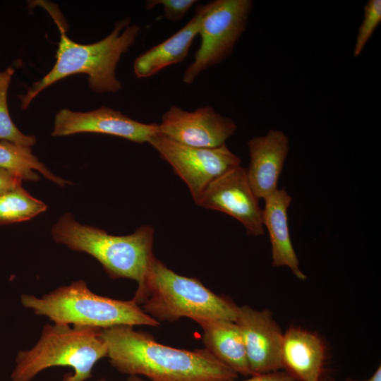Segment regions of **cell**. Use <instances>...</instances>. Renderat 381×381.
I'll return each instance as SVG.
<instances>
[{
  "instance_id": "cell-13",
  "label": "cell",
  "mask_w": 381,
  "mask_h": 381,
  "mask_svg": "<svg viewBox=\"0 0 381 381\" xmlns=\"http://www.w3.org/2000/svg\"><path fill=\"white\" fill-rule=\"evenodd\" d=\"M248 147L247 178L255 196L265 199L278 189V180L290 150L289 139L284 131L270 129L265 135L250 139Z\"/></svg>"
},
{
  "instance_id": "cell-9",
  "label": "cell",
  "mask_w": 381,
  "mask_h": 381,
  "mask_svg": "<svg viewBox=\"0 0 381 381\" xmlns=\"http://www.w3.org/2000/svg\"><path fill=\"white\" fill-rule=\"evenodd\" d=\"M235 121L210 106L188 111L171 106L158 123V133L178 143L195 147H217L236 132Z\"/></svg>"
},
{
  "instance_id": "cell-3",
  "label": "cell",
  "mask_w": 381,
  "mask_h": 381,
  "mask_svg": "<svg viewBox=\"0 0 381 381\" xmlns=\"http://www.w3.org/2000/svg\"><path fill=\"white\" fill-rule=\"evenodd\" d=\"M132 300L159 323L182 318L196 322L207 320L235 322L238 307L197 278L176 273L155 256L143 286L136 289Z\"/></svg>"
},
{
  "instance_id": "cell-11",
  "label": "cell",
  "mask_w": 381,
  "mask_h": 381,
  "mask_svg": "<svg viewBox=\"0 0 381 381\" xmlns=\"http://www.w3.org/2000/svg\"><path fill=\"white\" fill-rule=\"evenodd\" d=\"M80 133L107 134L145 143H149L158 133V123H142L107 107L86 112L63 109L56 113L52 133L53 136Z\"/></svg>"
},
{
  "instance_id": "cell-19",
  "label": "cell",
  "mask_w": 381,
  "mask_h": 381,
  "mask_svg": "<svg viewBox=\"0 0 381 381\" xmlns=\"http://www.w3.org/2000/svg\"><path fill=\"white\" fill-rule=\"evenodd\" d=\"M47 208L44 202L20 186L0 195V225L29 220Z\"/></svg>"
},
{
  "instance_id": "cell-25",
  "label": "cell",
  "mask_w": 381,
  "mask_h": 381,
  "mask_svg": "<svg viewBox=\"0 0 381 381\" xmlns=\"http://www.w3.org/2000/svg\"><path fill=\"white\" fill-rule=\"evenodd\" d=\"M370 381H381V367H379L376 369L372 376L369 378Z\"/></svg>"
},
{
  "instance_id": "cell-15",
  "label": "cell",
  "mask_w": 381,
  "mask_h": 381,
  "mask_svg": "<svg viewBox=\"0 0 381 381\" xmlns=\"http://www.w3.org/2000/svg\"><path fill=\"white\" fill-rule=\"evenodd\" d=\"M264 200L262 223L269 233L272 266L287 267L297 278L305 280L306 276L300 269L289 229L288 209L292 198L285 188H281Z\"/></svg>"
},
{
  "instance_id": "cell-8",
  "label": "cell",
  "mask_w": 381,
  "mask_h": 381,
  "mask_svg": "<svg viewBox=\"0 0 381 381\" xmlns=\"http://www.w3.org/2000/svg\"><path fill=\"white\" fill-rule=\"evenodd\" d=\"M148 143L186 183L195 203L212 182L241 165L240 158L226 144L217 147H190L158 133Z\"/></svg>"
},
{
  "instance_id": "cell-4",
  "label": "cell",
  "mask_w": 381,
  "mask_h": 381,
  "mask_svg": "<svg viewBox=\"0 0 381 381\" xmlns=\"http://www.w3.org/2000/svg\"><path fill=\"white\" fill-rule=\"evenodd\" d=\"M51 234L59 244L96 259L111 279H128L140 288L145 279L152 253L154 229L143 225L128 235L115 236L95 226L83 225L73 214H63Z\"/></svg>"
},
{
  "instance_id": "cell-6",
  "label": "cell",
  "mask_w": 381,
  "mask_h": 381,
  "mask_svg": "<svg viewBox=\"0 0 381 381\" xmlns=\"http://www.w3.org/2000/svg\"><path fill=\"white\" fill-rule=\"evenodd\" d=\"M20 301L25 308L54 323L101 329L116 325L160 326L132 299L124 301L96 294L82 279L57 287L40 297L22 294Z\"/></svg>"
},
{
  "instance_id": "cell-12",
  "label": "cell",
  "mask_w": 381,
  "mask_h": 381,
  "mask_svg": "<svg viewBox=\"0 0 381 381\" xmlns=\"http://www.w3.org/2000/svg\"><path fill=\"white\" fill-rule=\"evenodd\" d=\"M235 322L242 334L252 375L283 369V333L270 310L238 306Z\"/></svg>"
},
{
  "instance_id": "cell-27",
  "label": "cell",
  "mask_w": 381,
  "mask_h": 381,
  "mask_svg": "<svg viewBox=\"0 0 381 381\" xmlns=\"http://www.w3.org/2000/svg\"><path fill=\"white\" fill-rule=\"evenodd\" d=\"M346 381H370L369 379L365 380H353V379H347Z\"/></svg>"
},
{
  "instance_id": "cell-28",
  "label": "cell",
  "mask_w": 381,
  "mask_h": 381,
  "mask_svg": "<svg viewBox=\"0 0 381 381\" xmlns=\"http://www.w3.org/2000/svg\"><path fill=\"white\" fill-rule=\"evenodd\" d=\"M319 381H335L334 379H320Z\"/></svg>"
},
{
  "instance_id": "cell-14",
  "label": "cell",
  "mask_w": 381,
  "mask_h": 381,
  "mask_svg": "<svg viewBox=\"0 0 381 381\" xmlns=\"http://www.w3.org/2000/svg\"><path fill=\"white\" fill-rule=\"evenodd\" d=\"M282 367L296 381H319L325 360V346L316 334L291 327L283 333Z\"/></svg>"
},
{
  "instance_id": "cell-18",
  "label": "cell",
  "mask_w": 381,
  "mask_h": 381,
  "mask_svg": "<svg viewBox=\"0 0 381 381\" xmlns=\"http://www.w3.org/2000/svg\"><path fill=\"white\" fill-rule=\"evenodd\" d=\"M0 168L7 170L23 181H35L40 176L35 171L56 184L64 186L70 183L51 172L47 167L35 157L30 147L0 140Z\"/></svg>"
},
{
  "instance_id": "cell-23",
  "label": "cell",
  "mask_w": 381,
  "mask_h": 381,
  "mask_svg": "<svg viewBox=\"0 0 381 381\" xmlns=\"http://www.w3.org/2000/svg\"><path fill=\"white\" fill-rule=\"evenodd\" d=\"M22 181L17 175L0 168V195L21 186Z\"/></svg>"
},
{
  "instance_id": "cell-26",
  "label": "cell",
  "mask_w": 381,
  "mask_h": 381,
  "mask_svg": "<svg viewBox=\"0 0 381 381\" xmlns=\"http://www.w3.org/2000/svg\"><path fill=\"white\" fill-rule=\"evenodd\" d=\"M126 381H152L150 380H145L138 375H128Z\"/></svg>"
},
{
  "instance_id": "cell-10",
  "label": "cell",
  "mask_w": 381,
  "mask_h": 381,
  "mask_svg": "<svg viewBox=\"0 0 381 381\" xmlns=\"http://www.w3.org/2000/svg\"><path fill=\"white\" fill-rule=\"evenodd\" d=\"M258 200L248 182L246 168L240 165L212 182L196 204L231 216L244 226L248 235L258 236L264 234Z\"/></svg>"
},
{
  "instance_id": "cell-21",
  "label": "cell",
  "mask_w": 381,
  "mask_h": 381,
  "mask_svg": "<svg viewBox=\"0 0 381 381\" xmlns=\"http://www.w3.org/2000/svg\"><path fill=\"white\" fill-rule=\"evenodd\" d=\"M381 23V1L369 0L364 6L363 20L358 28L353 48V56L358 57Z\"/></svg>"
},
{
  "instance_id": "cell-7",
  "label": "cell",
  "mask_w": 381,
  "mask_h": 381,
  "mask_svg": "<svg viewBox=\"0 0 381 381\" xmlns=\"http://www.w3.org/2000/svg\"><path fill=\"white\" fill-rule=\"evenodd\" d=\"M253 5L251 0H214L198 6L200 44L184 71V83H193L202 72L232 54L246 29Z\"/></svg>"
},
{
  "instance_id": "cell-2",
  "label": "cell",
  "mask_w": 381,
  "mask_h": 381,
  "mask_svg": "<svg viewBox=\"0 0 381 381\" xmlns=\"http://www.w3.org/2000/svg\"><path fill=\"white\" fill-rule=\"evenodd\" d=\"M61 37L53 68L19 95L22 109H26L40 92L56 82L76 73L87 74L89 87L97 93L116 92L122 88L116 68L121 56L135 43L140 28L128 18L118 20L112 32L102 40L88 44L71 40L54 16Z\"/></svg>"
},
{
  "instance_id": "cell-5",
  "label": "cell",
  "mask_w": 381,
  "mask_h": 381,
  "mask_svg": "<svg viewBox=\"0 0 381 381\" xmlns=\"http://www.w3.org/2000/svg\"><path fill=\"white\" fill-rule=\"evenodd\" d=\"M107 356L102 329L59 323H47L36 344L16 356L11 381H31L52 367H68L71 373L62 381H86L95 364Z\"/></svg>"
},
{
  "instance_id": "cell-17",
  "label": "cell",
  "mask_w": 381,
  "mask_h": 381,
  "mask_svg": "<svg viewBox=\"0 0 381 381\" xmlns=\"http://www.w3.org/2000/svg\"><path fill=\"white\" fill-rule=\"evenodd\" d=\"M197 323L202 329L205 349L238 375H252L242 334L235 322L207 320Z\"/></svg>"
},
{
  "instance_id": "cell-22",
  "label": "cell",
  "mask_w": 381,
  "mask_h": 381,
  "mask_svg": "<svg viewBox=\"0 0 381 381\" xmlns=\"http://www.w3.org/2000/svg\"><path fill=\"white\" fill-rule=\"evenodd\" d=\"M195 0H150L146 1V9H152L161 5L164 16L169 20L178 21L183 18L190 8L196 4Z\"/></svg>"
},
{
  "instance_id": "cell-24",
  "label": "cell",
  "mask_w": 381,
  "mask_h": 381,
  "mask_svg": "<svg viewBox=\"0 0 381 381\" xmlns=\"http://www.w3.org/2000/svg\"><path fill=\"white\" fill-rule=\"evenodd\" d=\"M243 381H296L285 370H277L267 373L253 375Z\"/></svg>"
},
{
  "instance_id": "cell-29",
  "label": "cell",
  "mask_w": 381,
  "mask_h": 381,
  "mask_svg": "<svg viewBox=\"0 0 381 381\" xmlns=\"http://www.w3.org/2000/svg\"><path fill=\"white\" fill-rule=\"evenodd\" d=\"M92 381H107L105 378H99V379H97V380H92Z\"/></svg>"
},
{
  "instance_id": "cell-1",
  "label": "cell",
  "mask_w": 381,
  "mask_h": 381,
  "mask_svg": "<svg viewBox=\"0 0 381 381\" xmlns=\"http://www.w3.org/2000/svg\"><path fill=\"white\" fill-rule=\"evenodd\" d=\"M109 363L128 375L152 381H234L238 374L206 349L193 351L164 345L131 325L102 329Z\"/></svg>"
},
{
  "instance_id": "cell-16",
  "label": "cell",
  "mask_w": 381,
  "mask_h": 381,
  "mask_svg": "<svg viewBox=\"0 0 381 381\" xmlns=\"http://www.w3.org/2000/svg\"><path fill=\"white\" fill-rule=\"evenodd\" d=\"M201 13L198 6L192 18L180 30L162 42L140 54L133 64V72L138 78H147L164 68L182 62L198 35Z\"/></svg>"
},
{
  "instance_id": "cell-20",
  "label": "cell",
  "mask_w": 381,
  "mask_h": 381,
  "mask_svg": "<svg viewBox=\"0 0 381 381\" xmlns=\"http://www.w3.org/2000/svg\"><path fill=\"white\" fill-rule=\"evenodd\" d=\"M15 70L11 66L0 71V140L30 147L36 143L32 135H25L15 125L11 118L7 95L11 78Z\"/></svg>"
}]
</instances>
